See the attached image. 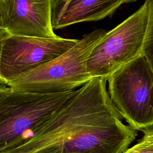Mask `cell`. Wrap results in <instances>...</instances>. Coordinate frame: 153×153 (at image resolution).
Wrapping results in <instances>:
<instances>
[{
    "label": "cell",
    "mask_w": 153,
    "mask_h": 153,
    "mask_svg": "<svg viewBox=\"0 0 153 153\" xmlns=\"http://www.w3.org/2000/svg\"><path fill=\"white\" fill-rule=\"evenodd\" d=\"M143 136L142 137L144 139L153 149V125L146 127L142 130Z\"/></svg>",
    "instance_id": "11"
},
{
    "label": "cell",
    "mask_w": 153,
    "mask_h": 153,
    "mask_svg": "<svg viewBox=\"0 0 153 153\" xmlns=\"http://www.w3.org/2000/svg\"><path fill=\"white\" fill-rule=\"evenodd\" d=\"M123 153H153V149L142 138L136 144L127 148Z\"/></svg>",
    "instance_id": "10"
},
{
    "label": "cell",
    "mask_w": 153,
    "mask_h": 153,
    "mask_svg": "<svg viewBox=\"0 0 153 153\" xmlns=\"http://www.w3.org/2000/svg\"><path fill=\"white\" fill-rule=\"evenodd\" d=\"M79 40L16 35L0 30V83L5 84L53 60Z\"/></svg>",
    "instance_id": "6"
},
{
    "label": "cell",
    "mask_w": 153,
    "mask_h": 153,
    "mask_svg": "<svg viewBox=\"0 0 153 153\" xmlns=\"http://www.w3.org/2000/svg\"><path fill=\"white\" fill-rule=\"evenodd\" d=\"M36 153H62V150L59 146H52L45 148Z\"/></svg>",
    "instance_id": "12"
},
{
    "label": "cell",
    "mask_w": 153,
    "mask_h": 153,
    "mask_svg": "<svg viewBox=\"0 0 153 153\" xmlns=\"http://www.w3.org/2000/svg\"><path fill=\"white\" fill-rule=\"evenodd\" d=\"M136 1H137V0H123V4H125V3H129V2H134Z\"/></svg>",
    "instance_id": "13"
},
{
    "label": "cell",
    "mask_w": 153,
    "mask_h": 153,
    "mask_svg": "<svg viewBox=\"0 0 153 153\" xmlns=\"http://www.w3.org/2000/svg\"><path fill=\"white\" fill-rule=\"evenodd\" d=\"M123 0H53L52 25L54 29L112 16Z\"/></svg>",
    "instance_id": "8"
},
{
    "label": "cell",
    "mask_w": 153,
    "mask_h": 153,
    "mask_svg": "<svg viewBox=\"0 0 153 153\" xmlns=\"http://www.w3.org/2000/svg\"><path fill=\"white\" fill-rule=\"evenodd\" d=\"M76 91H25L0 83V149L60 108Z\"/></svg>",
    "instance_id": "4"
},
{
    "label": "cell",
    "mask_w": 153,
    "mask_h": 153,
    "mask_svg": "<svg viewBox=\"0 0 153 153\" xmlns=\"http://www.w3.org/2000/svg\"><path fill=\"white\" fill-rule=\"evenodd\" d=\"M53 0H0V30L57 38L52 25Z\"/></svg>",
    "instance_id": "7"
},
{
    "label": "cell",
    "mask_w": 153,
    "mask_h": 153,
    "mask_svg": "<svg viewBox=\"0 0 153 153\" xmlns=\"http://www.w3.org/2000/svg\"><path fill=\"white\" fill-rule=\"evenodd\" d=\"M148 5V23L142 54L146 58L153 71V0H146Z\"/></svg>",
    "instance_id": "9"
},
{
    "label": "cell",
    "mask_w": 153,
    "mask_h": 153,
    "mask_svg": "<svg viewBox=\"0 0 153 153\" xmlns=\"http://www.w3.org/2000/svg\"><path fill=\"white\" fill-rule=\"evenodd\" d=\"M123 119L112 102L107 78H92L60 108L26 131L0 153H36L59 146L62 153H83L99 127Z\"/></svg>",
    "instance_id": "1"
},
{
    "label": "cell",
    "mask_w": 153,
    "mask_h": 153,
    "mask_svg": "<svg viewBox=\"0 0 153 153\" xmlns=\"http://www.w3.org/2000/svg\"><path fill=\"white\" fill-rule=\"evenodd\" d=\"M106 33L105 29H98L85 35L62 55L4 84L18 90L39 93L62 92L81 87L92 78L87 71V60Z\"/></svg>",
    "instance_id": "2"
},
{
    "label": "cell",
    "mask_w": 153,
    "mask_h": 153,
    "mask_svg": "<svg viewBox=\"0 0 153 153\" xmlns=\"http://www.w3.org/2000/svg\"><path fill=\"white\" fill-rule=\"evenodd\" d=\"M107 88L128 125L140 131L153 125V71L142 54L107 77Z\"/></svg>",
    "instance_id": "3"
},
{
    "label": "cell",
    "mask_w": 153,
    "mask_h": 153,
    "mask_svg": "<svg viewBox=\"0 0 153 153\" xmlns=\"http://www.w3.org/2000/svg\"><path fill=\"white\" fill-rule=\"evenodd\" d=\"M149 17L147 2L107 32L96 45L87 63L91 78L108 77L142 54Z\"/></svg>",
    "instance_id": "5"
}]
</instances>
